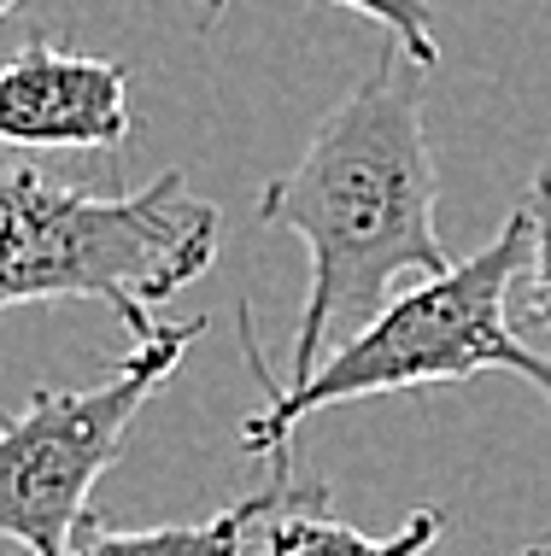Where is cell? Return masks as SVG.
I'll list each match as a JSON object with an SVG mask.
<instances>
[{"label": "cell", "instance_id": "6da1fadb", "mask_svg": "<svg viewBox=\"0 0 551 556\" xmlns=\"http://www.w3.org/2000/svg\"><path fill=\"white\" fill-rule=\"evenodd\" d=\"M423 77L428 65L387 41L376 71L317 124L300 164L259 193V217L300 235L311 258L288 381L317 369L340 317H376L399 276H435L452 264L435 229L440 170L428 147Z\"/></svg>", "mask_w": 551, "mask_h": 556}, {"label": "cell", "instance_id": "7a4b0ae2", "mask_svg": "<svg viewBox=\"0 0 551 556\" xmlns=\"http://www.w3.org/2000/svg\"><path fill=\"white\" fill-rule=\"evenodd\" d=\"M528 252H534V223H528V205H516L481 252L423 276L411 293L387 299L359 334L317 357V369L305 381H276L264 369L259 328H252V311L241 305V352L264 387V404L241 422L247 451L271 457V475L281 480L293 475L288 440L305 416L335 410V404H352V399H387V393H411V387L469 381L481 369L523 375L528 387H540L551 399V357L528 352L516 340V328L504 323V299H511V281L528 269Z\"/></svg>", "mask_w": 551, "mask_h": 556}, {"label": "cell", "instance_id": "3957f363", "mask_svg": "<svg viewBox=\"0 0 551 556\" xmlns=\"http://www.w3.org/2000/svg\"><path fill=\"white\" fill-rule=\"evenodd\" d=\"M217 247V205L193 200L183 170H159L136 193H88L48 182L36 164H0V311L95 299L147 340L153 305L200 281Z\"/></svg>", "mask_w": 551, "mask_h": 556}, {"label": "cell", "instance_id": "277c9868", "mask_svg": "<svg viewBox=\"0 0 551 556\" xmlns=\"http://www.w3.org/2000/svg\"><path fill=\"white\" fill-rule=\"evenodd\" d=\"M205 334L200 317L159 323L95 387H41L0 422V539L24 556H65L95 504L100 475L117 463L141 404L171 381L183 352Z\"/></svg>", "mask_w": 551, "mask_h": 556}, {"label": "cell", "instance_id": "5b68a950", "mask_svg": "<svg viewBox=\"0 0 551 556\" xmlns=\"http://www.w3.org/2000/svg\"><path fill=\"white\" fill-rule=\"evenodd\" d=\"M129 141V71L117 59L65 53L48 36H29L0 65V147L41 153H112Z\"/></svg>", "mask_w": 551, "mask_h": 556}, {"label": "cell", "instance_id": "8992f818", "mask_svg": "<svg viewBox=\"0 0 551 556\" xmlns=\"http://www.w3.org/2000/svg\"><path fill=\"white\" fill-rule=\"evenodd\" d=\"M293 492L288 475H271V486L252 492V498L217 509L212 521H183V528H112L107 516L88 509L77 539H71L65 556H247L259 545L264 516Z\"/></svg>", "mask_w": 551, "mask_h": 556}, {"label": "cell", "instance_id": "52a82bcc", "mask_svg": "<svg viewBox=\"0 0 551 556\" xmlns=\"http://www.w3.org/2000/svg\"><path fill=\"white\" fill-rule=\"evenodd\" d=\"M440 509H416L399 533L387 539H370L359 528L329 509V492L323 486H305V492H288L259 528V556H423L428 545L440 539Z\"/></svg>", "mask_w": 551, "mask_h": 556}, {"label": "cell", "instance_id": "ba28073f", "mask_svg": "<svg viewBox=\"0 0 551 556\" xmlns=\"http://www.w3.org/2000/svg\"><path fill=\"white\" fill-rule=\"evenodd\" d=\"M223 7L229 0H205V18H223ZM335 7L364 12L370 24H381L416 65H428V71L440 65V36H435V7L428 0H335Z\"/></svg>", "mask_w": 551, "mask_h": 556}, {"label": "cell", "instance_id": "9c48e42d", "mask_svg": "<svg viewBox=\"0 0 551 556\" xmlns=\"http://www.w3.org/2000/svg\"><path fill=\"white\" fill-rule=\"evenodd\" d=\"M528 223H534V252H528V293H523V305H528V323L534 328H551V164L540 176H534V188H528Z\"/></svg>", "mask_w": 551, "mask_h": 556}, {"label": "cell", "instance_id": "30bf717a", "mask_svg": "<svg viewBox=\"0 0 551 556\" xmlns=\"http://www.w3.org/2000/svg\"><path fill=\"white\" fill-rule=\"evenodd\" d=\"M523 556H551V545H546V539H540V545H528Z\"/></svg>", "mask_w": 551, "mask_h": 556}, {"label": "cell", "instance_id": "8fae6325", "mask_svg": "<svg viewBox=\"0 0 551 556\" xmlns=\"http://www.w3.org/2000/svg\"><path fill=\"white\" fill-rule=\"evenodd\" d=\"M24 7V0H0V18H7V12H18Z\"/></svg>", "mask_w": 551, "mask_h": 556}, {"label": "cell", "instance_id": "7c38bea8", "mask_svg": "<svg viewBox=\"0 0 551 556\" xmlns=\"http://www.w3.org/2000/svg\"><path fill=\"white\" fill-rule=\"evenodd\" d=\"M546 545H551V533H546Z\"/></svg>", "mask_w": 551, "mask_h": 556}]
</instances>
